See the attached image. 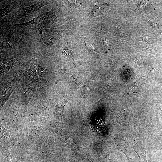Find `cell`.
Segmentation results:
<instances>
[{
  "label": "cell",
  "instance_id": "cell-1",
  "mask_svg": "<svg viewBox=\"0 0 162 162\" xmlns=\"http://www.w3.org/2000/svg\"><path fill=\"white\" fill-rule=\"evenodd\" d=\"M110 8V6L107 4H102L95 6L91 11V16L94 17L98 15L102 14L108 10Z\"/></svg>",
  "mask_w": 162,
  "mask_h": 162
}]
</instances>
